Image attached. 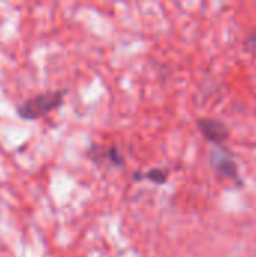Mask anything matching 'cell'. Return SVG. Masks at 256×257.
<instances>
[{"mask_svg":"<svg viewBox=\"0 0 256 257\" xmlns=\"http://www.w3.org/2000/svg\"><path fill=\"white\" fill-rule=\"evenodd\" d=\"M63 95H65V92H62V90L39 93L33 98L26 99L17 108V113L21 119H26V120L41 119V117L47 116L48 113L54 111L62 104Z\"/></svg>","mask_w":256,"mask_h":257,"instance_id":"obj_1","label":"cell"},{"mask_svg":"<svg viewBox=\"0 0 256 257\" xmlns=\"http://www.w3.org/2000/svg\"><path fill=\"white\" fill-rule=\"evenodd\" d=\"M198 126H199L202 136L214 145H222L229 136L225 123L214 120V119H199Z\"/></svg>","mask_w":256,"mask_h":257,"instance_id":"obj_2","label":"cell"},{"mask_svg":"<svg viewBox=\"0 0 256 257\" xmlns=\"http://www.w3.org/2000/svg\"><path fill=\"white\" fill-rule=\"evenodd\" d=\"M211 163L220 175L232 179L234 182H238V185H243L241 178L238 175L237 164L234 163V160L229 155H226L225 152H213L211 154Z\"/></svg>","mask_w":256,"mask_h":257,"instance_id":"obj_3","label":"cell"},{"mask_svg":"<svg viewBox=\"0 0 256 257\" xmlns=\"http://www.w3.org/2000/svg\"><path fill=\"white\" fill-rule=\"evenodd\" d=\"M133 178H134L136 181L149 179L151 182H155V184H164L166 179H167V172L163 170V169H152V170L148 172V173H136Z\"/></svg>","mask_w":256,"mask_h":257,"instance_id":"obj_4","label":"cell"},{"mask_svg":"<svg viewBox=\"0 0 256 257\" xmlns=\"http://www.w3.org/2000/svg\"><path fill=\"white\" fill-rule=\"evenodd\" d=\"M246 45H247V50H250V51L256 53V32L250 33V35L247 36V39H246Z\"/></svg>","mask_w":256,"mask_h":257,"instance_id":"obj_5","label":"cell"}]
</instances>
